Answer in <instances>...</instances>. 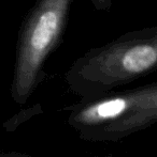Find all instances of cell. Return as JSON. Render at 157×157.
Segmentation results:
<instances>
[{
  "label": "cell",
  "instance_id": "obj_4",
  "mask_svg": "<svg viewBox=\"0 0 157 157\" xmlns=\"http://www.w3.org/2000/svg\"><path fill=\"white\" fill-rule=\"evenodd\" d=\"M113 0H90L92 4L94 6L95 10L97 11H110L112 6Z\"/></svg>",
  "mask_w": 157,
  "mask_h": 157
},
{
  "label": "cell",
  "instance_id": "obj_1",
  "mask_svg": "<svg viewBox=\"0 0 157 157\" xmlns=\"http://www.w3.org/2000/svg\"><path fill=\"white\" fill-rule=\"evenodd\" d=\"M157 67V27L119 35L79 57L65 73L69 89L89 99L153 73Z\"/></svg>",
  "mask_w": 157,
  "mask_h": 157
},
{
  "label": "cell",
  "instance_id": "obj_5",
  "mask_svg": "<svg viewBox=\"0 0 157 157\" xmlns=\"http://www.w3.org/2000/svg\"><path fill=\"white\" fill-rule=\"evenodd\" d=\"M0 157H32V156L19 153V152H8V153H3V152L1 153L0 152Z\"/></svg>",
  "mask_w": 157,
  "mask_h": 157
},
{
  "label": "cell",
  "instance_id": "obj_3",
  "mask_svg": "<svg viewBox=\"0 0 157 157\" xmlns=\"http://www.w3.org/2000/svg\"><path fill=\"white\" fill-rule=\"evenodd\" d=\"M73 0H37L19 31L11 97L26 104L46 78L44 64L60 45Z\"/></svg>",
  "mask_w": 157,
  "mask_h": 157
},
{
  "label": "cell",
  "instance_id": "obj_2",
  "mask_svg": "<svg viewBox=\"0 0 157 157\" xmlns=\"http://www.w3.org/2000/svg\"><path fill=\"white\" fill-rule=\"evenodd\" d=\"M64 111L82 140L118 142L157 122V82L81 99Z\"/></svg>",
  "mask_w": 157,
  "mask_h": 157
}]
</instances>
